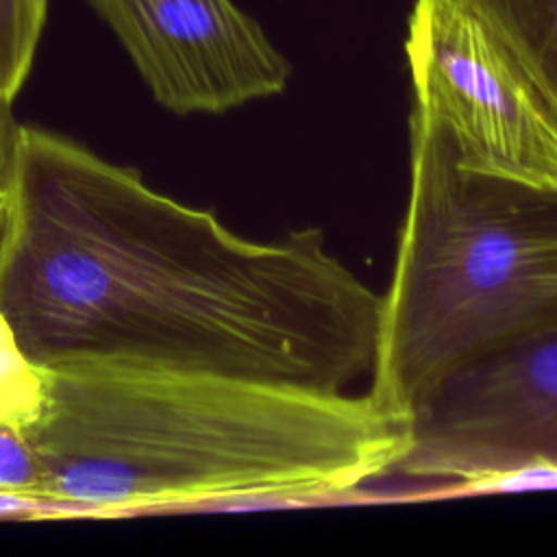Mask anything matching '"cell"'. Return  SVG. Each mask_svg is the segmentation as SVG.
<instances>
[{
    "label": "cell",
    "instance_id": "9",
    "mask_svg": "<svg viewBox=\"0 0 557 557\" xmlns=\"http://www.w3.org/2000/svg\"><path fill=\"white\" fill-rule=\"evenodd\" d=\"M48 0H0V96L22 91L46 26Z\"/></svg>",
    "mask_w": 557,
    "mask_h": 557
},
{
    "label": "cell",
    "instance_id": "10",
    "mask_svg": "<svg viewBox=\"0 0 557 557\" xmlns=\"http://www.w3.org/2000/svg\"><path fill=\"white\" fill-rule=\"evenodd\" d=\"M78 509L46 496L0 492V518H78Z\"/></svg>",
    "mask_w": 557,
    "mask_h": 557
},
{
    "label": "cell",
    "instance_id": "2",
    "mask_svg": "<svg viewBox=\"0 0 557 557\" xmlns=\"http://www.w3.org/2000/svg\"><path fill=\"white\" fill-rule=\"evenodd\" d=\"M24 433L37 496L115 518L355 494L398 470L411 418L368 392L78 370L48 372L46 409Z\"/></svg>",
    "mask_w": 557,
    "mask_h": 557
},
{
    "label": "cell",
    "instance_id": "3",
    "mask_svg": "<svg viewBox=\"0 0 557 557\" xmlns=\"http://www.w3.org/2000/svg\"><path fill=\"white\" fill-rule=\"evenodd\" d=\"M557 326V189L468 172L411 111L409 194L368 394L411 418L455 370Z\"/></svg>",
    "mask_w": 557,
    "mask_h": 557
},
{
    "label": "cell",
    "instance_id": "7",
    "mask_svg": "<svg viewBox=\"0 0 557 557\" xmlns=\"http://www.w3.org/2000/svg\"><path fill=\"white\" fill-rule=\"evenodd\" d=\"M505 41L557 113V0H466Z\"/></svg>",
    "mask_w": 557,
    "mask_h": 557
},
{
    "label": "cell",
    "instance_id": "8",
    "mask_svg": "<svg viewBox=\"0 0 557 557\" xmlns=\"http://www.w3.org/2000/svg\"><path fill=\"white\" fill-rule=\"evenodd\" d=\"M48 400V372L22 350L15 331L0 311V424L30 429Z\"/></svg>",
    "mask_w": 557,
    "mask_h": 557
},
{
    "label": "cell",
    "instance_id": "12",
    "mask_svg": "<svg viewBox=\"0 0 557 557\" xmlns=\"http://www.w3.org/2000/svg\"><path fill=\"white\" fill-rule=\"evenodd\" d=\"M2 220H4V191L0 187V231H2Z\"/></svg>",
    "mask_w": 557,
    "mask_h": 557
},
{
    "label": "cell",
    "instance_id": "11",
    "mask_svg": "<svg viewBox=\"0 0 557 557\" xmlns=\"http://www.w3.org/2000/svg\"><path fill=\"white\" fill-rule=\"evenodd\" d=\"M15 128H17V122L13 120L11 102H7L0 96V176H2V170H4L7 159H9V150H11V144H13Z\"/></svg>",
    "mask_w": 557,
    "mask_h": 557
},
{
    "label": "cell",
    "instance_id": "1",
    "mask_svg": "<svg viewBox=\"0 0 557 557\" xmlns=\"http://www.w3.org/2000/svg\"><path fill=\"white\" fill-rule=\"evenodd\" d=\"M0 311L46 372L215 374L344 392L381 294L322 228L255 242L133 168L17 124L0 176Z\"/></svg>",
    "mask_w": 557,
    "mask_h": 557
},
{
    "label": "cell",
    "instance_id": "5",
    "mask_svg": "<svg viewBox=\"0 0 557 557\" xmlns=\"http://www.w3.org/2000/svg\"><path fill=\"white\" fill-rule=\"evenodd\" d=\"M463 492L557 487V326L450 372L413 411L398 470Z\"/></svg>",
    "mask_w": 557,
    "mask_h": 557
},
{
    "label": "cell",
    "instance_id": "6",
    "mask_svg": "<svg viewBox=\"0 0 557 557\" xmlns=\"http://www.w3.org/2000/svg\"><path fill=\"white\" fill-rule=\"evenodd\" d=\"M152 98L172 113H224L278 96L287 57L233 0H89Z\"/></svg>",
    "mask_w": 557,
    "mask_h": 557
},
{
    "label": "cell",
    "instance_id": "4",
    "mask_svg": "<svg viewBox=\"0 0 557 557\" xmlns=\"http://www.w3.org/2000/svg\"><path fill=\"white\" fill-rule=\"evenodd\" d=\"M405 54L411 111L442 131L459 168L557 189V113L466 0H416Z\"/></svg>",
    "mask_w": 557,
    "mask_h": 557
}]
</instances>
